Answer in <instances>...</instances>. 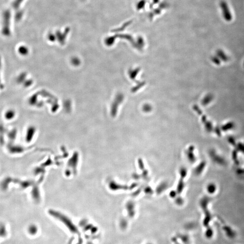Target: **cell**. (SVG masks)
<instances>
[{
	"mask_svg": "<svg viewBox=\"0 0 244 244\" xmlns=\"http://www.w3.org/2000/svg\"><path fill=\"white\" fill-rule=\"evenodd\" d=\"M239 149H240V150H241V151L244 152V146H243L242 145H239Z\"/></svg>",
	"mask_w": 244,
	"mask_h": 244,
	"instance_id": "8fae6325",
	"label": "cell"
},
{
	"mask_svg": "<svg viewBox=\"0 0 244 244\" xmlns=\"http://www.w3.org/2000/svg\"><path fill=\"white\" fill-rule=\"evenodd\" d=\"M15 116V112L12 109L7 110L4 114V117L7 120H12Z\"/></svg>",
	"mask_w": 244,
	"mask_h": 244,
	"instance_id": "5b68a950",
	"label": "cell"
},
{
	"mask_svg": "<svg viewBox=\"0 0 244 244\" xmlns=\"http://www.w3.org/2000/svg\"><path fill=\"white\" fill-rule=\"evenodd\" d=\"M13 181V178L10 177H7L2 181L1 186L2 189L6 190L8 188L9 186L11 183Z\"/></svg>",
	"mask_w": 244,
	"mask_h": 244,
	"instance_id": "277c9868",
	"label": "cell"
},
{
	"mask_svg": "<svg viewBox=\"0 0 244 244\" xmlns=\"http://www.w3.org/2000/svg\"><path fill=\"white\" fill-rule=\"evenodd\" d=\"M9 152L11 154H18L24 151V149L22 147L18 146H15L12 144H10L8 146Z\"/></svg>",
	"mask_w": 244,
	"mask_h": 244,
	"instance_id": "3957f363",
	"label": "cell"
},
{
	"mask_svg": "<svg viewBox=\"0 0 244 244\" xmlns=\"http://www.w3.org/2000/svg\"><path fill=\"white\" fill-rule=\"evenodd\" d=\"M214 235V231L212 228L209 227L207 228L205 232V236L207 239H210L213 237Z\"/></svg>",
	"mask_w": 244,
	"mask_h": 244,
	"instance_id": "8992f818",
	"label": "cell"
},
{
	"mask_svg": "<svg viewBox=\"0 0 244 244\" xmlns=\"http://www.w3.org/2000/svg\"><path fill=\"white\" fill-rule=\"evenodd\" d=\"M223 230L226 236L230 239H233L236 236V233L231 227L229 226H224L223 227Z\"/></svg>",
	"mask_w": 244,
	"mask_h": 244,
	"instance_id": "7a4b0ae2",
	"label": "cell"
},
{
	"mask_svg": "<svg viewBox=\"0 0 244 244\" xmlns=\"http://www.w3.org/2000/svg\"><path fill=\"white\" fill-rule=\"evenodd\" d=\"M29 231L31 232V234H34V233H35V232H36L37 228H36L35 227H34V226H31V227L29 228Z\"/></svg>",
	"mask_w": 244,
	"mask_h": 244,
	"instance_id": "30bf717a",
	"label": "cell"
},
{
	"mask_svg": "<svg viewBox=\"0 0 244 244\" xmlns=\"http://www.w3.org/2000/svg\"><path fill=\"white\" fill-rule=\"evenodd\" d=\"M8 136L9 139V140H10V141H13L15 139V136H16L15 132H14L13 131L10 132L9 133Z\"/></svg>",
	"mask_w": 244,
	"mask_h": 244,
	"instance_id": "52a82bcc",
	"label": "cell"
},
{
	"mask_svg": "<svg viewBox=\"0 0 244 244\" xmlns=\"http://www.w3.org/2000/svg\"><path fill=\"white\" fill-rule=\"evenodd\" d=\"M180 237L182 241H183L184 243H185V244H188L189 243V238L188 236L183 235L180 236Z\"/></svg>",
	"mask_w": 244,
	"mask_h": 244,
	"instance_id": "ba28073f",
	"label": "cell"
},
{
	"mask_svg": "<svg viewBox=\"0 0 244 244\" xmlns=\"http://www.w3.org/2000/svg\"><path fill=\"white\" fill-rule=\"evenodd\" d=\"M209 191L210 193H213L216 190V186L213 185H209Z\"/></svg>",
	"mask_w": 244,
	"mask_h": 244,
	"instance_id": "9c48e42d",
	"label": "cell"
},
{
	"mask_svg": "<svg viewBox=\"0 0 244 244\" xmlns=\"http://www.w3.org/2000/svg\"></svg>",
	"mask_w": 244,
	"mask_h": 244,
	"instance_id": "7c38bea8",
	"label": "cell"
},
{
	"mask_svg": "<svg viewBox=\"0 0 244 244\" xmlns=\"http://www.w3.org/2000/svg\"><path fill=\"white\" fill-rule=\"evenodd\" d=\"M220 7L224 19L228 22L231 21L232 19V14L227 2L222 1L220 3Z\"/></svg>",
	"mask_w": 244,
	"mask_h": 244,
	"instance_id": "6da1fadb",
	"label": "cell"
}]
</instances>
